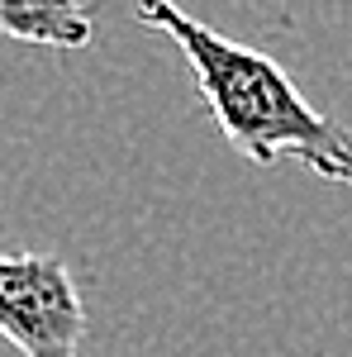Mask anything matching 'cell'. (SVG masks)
<instances>
[{"label":"cell","instance_id":"2","mask_svg":"<svg viewBox=\"0 0 352 357\" xmlns=\"http://www.w3.org/2000/svg\"><path fill=\"white\" fill-rule=\"evenodd\" d=\"M0 338L20 357H82L86 301L57 252H0Z\"/></svg>","mask_w":352,"mask_h":357},{"label":"cell","instance_id":"1","mask_svg":"<svg viewBox=\"0 0 352 357\" xmlns=\"http://www.w3.org/2000/svg\"><path fill=\"white\" fill-rule=\"evenodd\" d=\"M138 20L186 53L195 86L234 153L257 167L291 158L324 181L352 186V129L314 110L276 57L224 38L171 0H138Z\"/></svg>","mask_w":352,"mask_h":357},{"label":"cell","instance_id":"3","mask_svg":"<svg viewBox=\"0 0 352 357\" xmlns=\"http://www.w3.org/2000/svg\"><path fill=\"white\" fill-rule=\"evenodd\" d=\"M0 33L43 48H86L95 38V15L82 0H0Z\"/></svg>","mask_w":352,"mask_h":357}]
</instances>
